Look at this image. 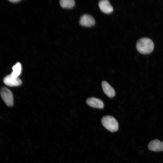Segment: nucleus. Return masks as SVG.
Segmentation results:
<instances>
[{
	"label": "nucleus",
	"instance_id": "obj_6",
	"mask_svg": "<svg viewBox=\"0 0 163 163\" xmlns=\"http://www.w3.org/2000/svg\"><path fill=\"white\" fill-rule=\"evenodd\" d=\"M149 149L154 152L163 151V141L155 139L151 141L148 145Z\"/></svg>",
	"mask_w": 163,
	"mask_h": 163
},
{
	"label": "nucleus",
	"instance_id": "obj_2",
	"mask_svg": "<svg viewBox=\"0 0 163 163\" xmlns=\"http://www.w3.org/2000/svg\"><path fill=\"white\" fill-rule=\"evenodd\" d=\"M101 121L103 126L111 132H116L118 129L119 125L117 121L112 116L107 115L104 117Z\"/></svg>",
	"mask_w": 163,
	"mask_h": 163
},
{
	"label": "nucleus",
	"instance_id": "obj_7",
	"mask_svg": "<svg viewBox=\"0 0 163 163\" xmlns=\"http://www.w3.org/2000/svg\"><path fill=\"white\" fill-rule=\"evenodd\" d=\"M100 10L106 14H110L113 11L112 6L108 0H101L98 3Z\"/></svg>",
	"mask_w": 163,
	"mask_h": 163
},
{
	"label": "nucleus",
	"instance_id": "obj_11",
	"mask_svg": "<svg viewBox=\"0 0 163 163\" xmlns=\"http://www.w3.org/2000/svg\"><path fill=\"white\" fill-rule=\"evenodd\" d=\"M13 71L11 75L15 77H18L21 72V64L18 62L12 67Z\"/></svg>",
	"mask_w": 163,
	"mask_h": 163
},
{
	"label": "nucleus",
	"instance_id": "obj_8",
	"mask_svg": "<svg viewBox=\"0 0 163 163\" xmlns=\"http://www.w3.org/2000/svg\"><path fill=\"white\" fill-rule=\"evenodd\" d=\"M86 102L88 105L94 108L101 109L103 108L104 107V104L102 101L94 97L88 98Z\"/></svg>",
	"mask_w": 163,
	"mask_h": 163
},
{
	"label": "nucleus",
	"instance_id": "obj_12",
	"mask_svg": "<svg viewBox=\"0 0 163 163\" xmlns=\"http://www.w3.org/2000/svg\"><path fill=\"white\" fill-rule=\"evenodd\" d=\"M10 2H18L20 1V0H10L9 1Z\"/></svg>",
	"mask_w": 163,
	"mask_h": 163
},
{
	"label": "nucleus",
	"instance_id": "obj_4",
	"mask_svg": "<svg viewBox=\"0 0 163 163\" xmlns=\"http://www.w3.org/2000/svg\"><path fill=\"white\" fill-rule=\"evenodd\" d=\"M4 83L9 86H18L21 85V80L18 77H15L11 74L6 76L4 79Z\"/></svg>",
	"mask_w": 163,
	"mask_h": 163
},
{
	"label": "nucleus",
	"instance_id": "obj_5",
	"mask_svg": "<svg viewBox=\"0 0 163 163\" xmlns=\"http://www.w3.org/2000/svg\"><path fill=\"white\" fill-rule=\"evenodd\" d=\"M79 24L82 26L90 27L94 25L95 21L92 16L89 14H85L81 17Z\"/></svg>",
	"mask_w": 163,
	"mask_h": 163
},
{
	"label": "nucleus",
	"instance_id": "obj_3",
	"mask_svg": "<svg viewBox=\"0 0 163 163\" xmlns=\"http://www.w3.org/2000/svg\"><path fill=\"white\" fill-rule=\"evenodd\" d=\"M1 97L5 104L8 106L13 104V97L11 91L6 87L2 88L1 90Z\"/></svg>",
	"mask_w": 163,
	"mask_h": 163
},
{
	"label": "nucleus",
	"instance_id": "obj_1",
	"mask_svg": "<svg viewBox=\"0 0 163 163\" xmlns=\"http://www.w3.org/2000/svg\"><path fill=\"white\" fill-rule=\"evenodd\" d=\"M136 48L139 52L144 54H149L153 50L154 44L152 40L147 37L140 39L137 41Z\"/></svg>",
	"mask_w": 163,
	"mask_h": 163
},
{
	"label": "nucleus",
	"instance_id": "obj_10",
	"mask_svg": "<svg viewBox=\"0 0 163 163\" xmlns=\"http://www.w3.org/2000/svg\"><path fill=\"white\" fill-rule=\"evenodd\" d=\"M74 0H62L60 1V4L62 7L64 8H71L75 5Z\"/></svg>",
	"mask_w": 163,
	"mask_h": 163
},
{
	"label": "nucleus",
	"instance_id": "obj_9",
	"mask_svg": "<svg viewBox=\"0 0 163 163\" xmlns=\"http://www.w3.org/2000/svg\"><path fill=\"white\" fill-rule=\"evenodd\" d=\"M102 87L104 93L108 97H112L115 95L114 89L106 81L102 82Z\"/></svg>",
	"mask_w": 163,
	"mask_h": 163
}]
</instances>
